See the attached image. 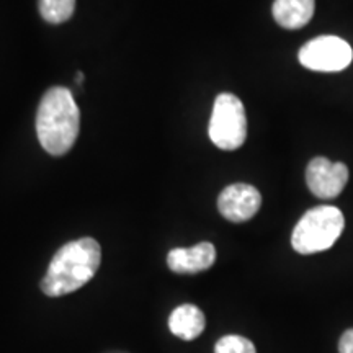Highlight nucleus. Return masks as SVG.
I'll list each match as a JSON object with an SVG mask.
<instances>
[{"mask_svg":"<svg viewBox=\"0 0 353 353\" xmlns=\"http://www.w3.org/2000/svg\"><path fill=\"white\" fill-rule=\"evenodd\" d=\"M216 260V249L211 242H200V244L188 247H176L167 255V265L174 273H200L213 267Z\"/></svg>","mask_w":353,"mask_h":353,"instance_id":"8","label":"nucleus"},{"mask_svg":"<svg viewBox=\"0 0 353 353\" xmlns=\"http://www.w3.org/2000/svg\"><path fill=\"white\" fill-rule=\"evenodd\" d=\"M76 81H77V83H82V82H83V74H82V72H77Z\"/></svg>","mask_w":353,"mask_h":353,"instance_id":"14","label":"nucleus"},{"mask_svg":"<svg viewBox=\"0 0 353 353\" xmlns=\"http://www.w3.org/2000/svg\"><path fill=\"white\" fill-rule=\"evenodd\" d=\"M214 353H257L249 339L241 335H224L214 345Z\"/></svg>","mask_w":353,"mask_h":353,"instance_id":"12","label":"nucleus"},{"mask_svg":"<svg viewBox=\"0 0 353 353\" xmlns=\"http://www.w3.org/2000/svg\"><path fill=\"white\" fill-rule=\"evenodd\" d=\"M299 63L317 72H339L352 64L353 50L345 39L339 37H317L299 50Z\"/></svg>","mask_w":353,"mask_h":353,"instance_id":"5","label":"nucleus"},{"mask_svg":"<svg viewBox=\"0 0 353 353\" xmlns=\"http://www.w3.org/2000/svg\"><path fill=\"white\" fill-rule=\"evenodd\" d=\"M76 10V0H39V13L48 23H64Z\"/></svg>","mask_w":353,"mask_h":353,"instance_id":"11","label":"nucleus"},{"mask_svg":"<svg viewBox=\"0 0 353 353\" xmlns=\"http://www.w3.org/2000/svg\"><path fill=\"white\" fill-rule=\"evenodd\" d=\"M345 218L335 206L322 205L309 210L293 229L291 245L298 254L311 255L327 250L342 236Z\"/></svg>","mask_w":353,"mask_h":353,"instance_id":"3","label":"nucleus"},{"mask_svg":"<svg viewBox=\"0 0 353 353\" xmlns=\"http://www.w3.org/2000/svg\"><path fill=\"white\" fill-rule=\"evenodd\" d=\"M206 327V317L195 304H182L175 307L169 317V329L182 341H195Z\"/></svg>","mask_w":353,"mask_h":353,"instance_id":"9","label":"nucleus"},{"mask_svg":"<svg viewBox=\"0 0 353 353\" xmlns=\"http://www.w3.org/2000/svg\"><path fill=\"white\" fill-rule=\"evenodd\" d=\"M262 195L252 185L234 183L221 192L218 210L231 223H244L259 213Z\"/></svg>","mask_w":353,"mask_h":353,"instance_id":"7","label":"nucleus"},{"mask_svg":"<svg viewBox=\"0 0 353 353\" xmlns=\"http://www.w3.org/2000/svg\"><path fill=\"white\" fill-rule=\"evenodd\" d=\"M101 263L100 244L92 237L68 242L52 257L41 280V291L50 298L74 293L95 276Z\"/></svg>","mask_w":353,"mask_h":353,"instance_id":"1","label":"nucleus"},{"mask_svg":"<svg viewBox=\"0 0 353 353\" xmlns=\"http://www.w3.org/2000/svg\"><path fill=\"white\" fill-rule=\"evenodd\" d=\"M316 0H275L272 13L276 23L286 30L303 28L314 15Z\"/></svg>","mask_w":353,"mask_h":353,"instance_id":"10","label":"nucleus"},{"mask_svg":"<svg viewBox=\"0 0 353 353\" xmlns=\"http://www.w3.org/2000/svg\"><path fill=\"white\" fill-rule=\"evenodd\" d=\"M339 352L341 353H353V329H348L342 335L341 342H339Z\"/></svg>","mask_w":353,"mask_h":353,"instance_id":"13","label":"nucleus"},{"mask_svg":"<svg viewBox=\"0 0 353 353\" xmlns=\"http://www.w3.org/2000/svg\"><path fill=\"white\" fill-rule=\"evenodd\" d=\"M208 132L213 144L223 151H236L245 143V108L236 95L221 94L216 97Z\"/></svg>","mask_w":353,"mask_h":353,"instance_id":"4","label":"nucleus"},{"mask_svg":"<svg viewBox=\"0 0 353 353\" xmlns=\"http://www.w3.org/2000/svg\"><path fill=\"white\" fill-rule=\"evenodd\" d=\"M81 130V112L72 92L65 87H51L39 101L37 134L39 144L51 156L68 154Z\"/></svg>","mask_w":353,"mask_h":353,"instance_id":"2","label":"nucleus"},{"mask_svg":"<svg viewBox=\"0 0 353 353\" xmlns=\"http://www.w3.org/2000/svg\"><path fill=\"white\" fill-rule=\"evenodd\" d=\"M307 188L322 200L339 196L348 182V169L342 162H330L325 157H316L306 170Z\"/></svg>","mask_w":353,"mask_h":353,"instance_id":"6","label":"nucleus"}]
</instances>
